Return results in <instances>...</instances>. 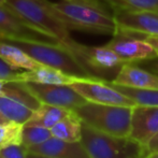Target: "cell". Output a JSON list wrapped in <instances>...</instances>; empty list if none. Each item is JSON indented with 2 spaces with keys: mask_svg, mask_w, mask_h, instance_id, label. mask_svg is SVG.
Returning a JSON list of instances; mask_svg holds the SVG:
<instances>
[{
  "mask_svg": "<svg viewBox=\"0 0 158 158\" xmlns=\"http://www.w3.org/2000/svg\"><path fill=\"white\" fill-rule=\"evenodd\" d=\"M48 9L69 29L114 35L116 31L113 14L106 9L102 0H61L50 2Z\"/></svg>",
  "mask_w": 158,
  "mask_h": 158,
  "instance_id": "6da1fadb",
  "label": "cell"
},
{
  "mask_svg": "<svg viewBox=\"0 0 158 158\" xmlns=\"http://www.w3.org/2000/svg\"><path fill=\"white\" fill-rule=\"evenodd\" d=\"M0 40H4V41L11 42V43L19 46L29 56H31L38 63L44 64V66L58 69V70H61L68 74L74 75V77H85V79L98 77H95L93 73H90L68 48H66L60 43L17 39V38Z\"/></svg>",
  "mask_w": 158,
  "mask_h": 158,
  "instance_id": "7a4b0ae2",
  "label": "cell"
},
{
  "mask_svg": "<svg viewBox=\"0 0 158 158\" xmlns=\"http://www.w3.org/2000/svg\"><path fill=\"white\" fill-rule=\"evenodd\" d=\"M4 4L73 53L77 42L71 38L70 29L48 9L45 0H6Z\"/></svg>",
  "mask_w": 158,
  "mask_h": 158,
  "instance_id": "3957f363",
  "label": "cell"
},
{
  "mask_svg": "<svg viewBox=\"0 0 158 158\" xmlns=\"http://www.w3.org/2000/svg\"><path fill=\"white\" fill-rule=\"evenodd\" d=\"M81 143L89 158H145L148 146L130 137L104 133L83 123Z\"/></svg>",
  "mask_w": 158,
  "mask_h": 158,
  "instance_id": "277c9868",
  "label": "cell"
},
{
  "mask_svg": "<svg viewBox=\"0 0 158 158\" xmlns=\"http://www.w3.org/2000/svg\"><path fill=\"white\" fill-rule=\"evenodd\" d=\"M133 106L86 102L74 112L86 125L109 135L130 137Z\"/></svg>",
  "mask_w": 158,
  "mask_h": 158,
  "instance_id": "5b68a950",
  "label": "cell"
},
{
  "mask_svg": "<svg viewBox=\"0 0 158 158\" xmlns=\"http://www.w3.org/2000/svg\"><path fill=\"white\" fill-rule=\"evenodd\" d=\"M73 54L79 58L90 73L98 77L109 75L119 71L124 63L117 54L106 45L103 46H87L77 42Z\"/></svg>",
  "mask_w": 158,
  "mask_h": 158,
  "instance_id": "8992f818",
  "label": "cell"
},
{
  "mask_svg": "<svg viewBox=\"0 0 158 158\" xmlns=\"http://www.w3.org/2000/svg\"><path fill=\"white\" fill-rule=\"evenodd\" d=\"M70 86L88 102L109 104V106H137L130 98L113 87L108 80L100 77L82 79L71 84Z\"/></svg>",
  "mask_w": 158,
  "mask_h": 158,
  "instance_id": "52a82bcc",
  "label": "cell"
},
{
  "mask_svg": "<svg viewBox=\"0 0 158 158\" xmlns=\"http://www.w3.org/2000/svg\"><path fill=\"white\" fill-rule=\"evenodd\" d=\"M113 17L116 31L135 37H157L158 12L153 11H126L114 9Z\"/></svg>",
  "mask_w": 158,
  "mask_h": 158,
  "instance_id": "ba28073f",
  "label": "cell"
},
{
  "mask_svg": "<svg viewBox=\"0 0 158 158\" xmlns=\"http://www.w3.org/2000/svg\"><path fill=\"white\" fill-rule=\"evenodd\" d=\"M24 84L41 103L60 106L74 111L75 109L87 102L86 99H84L70 85L41 84L33 82H25Z\"/></svg>",
  "mask_w": 158,
  "mask_h": 158,
  "instance_id": "9c48e42d",
  "label": "cell"
},
{
  "mask_svg": "<svg viewBox=\"0 0 158 158\" xmlns=\"http://www.w3.org/2000/svg\"><path fill=\"white\" fill-rule=\"evenodd\" d=\"M106 45L114 51L117 56L126 64L145 61L158 57L151 44L141 38L128 33L115 32Z\"/></svg>",
  "mask_w": 158,
  "mask_h": 158,
  "instance_id": "30bf717a",
  "label": "cell"
},
{
  "mask_svg": "<svg viewBox=\"0 0 158 158\" xmlns=\"http://www.w3.org/2000/svg\"><path fill=\"white\" fill-rule=\"evenodd\" d=\"M11 38L57 42L53 38L48 37L46 33L24 21L21 16H19L10 8L3 4L0 6V39H11Z\"/></svg>",
  "mask_w": 158,
  "mask_h": 158,
  "instance_id": "8fae6325",
  "label": "cell"
},
{
  "mask_svg": "<svg viewBox=\"0 0 158 158\" xmlns=\"http://www.w3.org/2000/svg\"><path fill=\"white\" fill-rule=\"evenodd\" d=\"M158 133V106H135L131 115L130 138L148 146Z\"/></svg>",
  "mask_w": 158,
  "mask_h": 158,
  "instance_id": "7c38bea8",
  "label": "cell"
},
{
  "mask_svg": "<svg viewBox=\"0 0 158 158\" xmlns=\"http://www.w3.org/2000/svg\"><path fill=\"white\" fill-rule=\"evenodd\" d=\"M28 152L54 158H89L81 142H69L55 137L29 146Z\"/></svg>",
  "mask_w": 158,
  "mask_h": 158,
  "instance_id": "4fadbf2b",
  "label": "cell"
},
{
  "mask_svg": "<svg viewBox=\"0 0 158 158\" xmlns=\"http://www.w3.org/2000/svg\"><path fill=\"white\" fill-rule=\"evenodd\" d=\"M112 83L142 89H158V75L150 70L127 63L122 66Z\"/></svg>",
  "mask_w": 158,
  "mask_h": 158,
  "instance_id": "5bb4252c",
  "label": "cell"
},
{
  "mask_svg": "<svg viewBox=\"0 0 158 158\" xmlns=\"http://www.w3.org/2000/svg\"><path fill=\"white\" fill-rule=\"evenodd\" d=\"M85 77H79L68 74L58 69L48 66H40L33 70L21 71L17 82H33L41 84H58V85H71Z\"/></svg>",
  "mask_w": 158,
  "mask_h": 158,
  "instance_id": "9a60e30c",
  "label": "cell"
},
{
  "mask_svg": "<svg viewBox=\"0 0 158 158\" xmlns=\"http://www.w3.org/2000/svg\"><path fill=\"white\" fill-rule=\"evenodd\" d=\"M0 56L6 63L19 70H33L42 66L23 48L4 40H0Z\"/></svg>",
  "mask_w": 158,
  "mask_h": 158,
  "instance_id": "2e32d148",
  "label": "cell"
},
{
  "mask_svg": "<svg viewBox=\"0 0 158 158\" xmlns=\"http://www.w3.org/2000/svg\"><path fill=\"white\" fill-rule=\"evenodd\" d=\"M82 127H83V122L73 111L71 114L53 126L51 131L53 137L58 139L69 142H81Z\"/></svg>",
  "mask_w": 158,
  "mask_h": 158,
  "instance_id": "e0dca14e",
  "label": "cell"
},
{
  "mask_svg": "<svg viewBox=\"0 0 158 158\" xmlns=\"http://www.w3.org/2000/svg\"><path fill=\"white\" fill-rule=\"evenodd\" d=\"M72 112L73 111L69 110V109L42 103L41 106L35 112L31 119L26 124L42 126L51 129L53 126H55L57 123H59L61 119H64Z\"/></svg>",
  "mask_w": 158,
  "mask_h": 158,
  "instance_id": "ac0fdd59",
  "label": "cell"
},
{
  "mask_svg": "<svg viewBox=\"0 0 158 158\" xmlns=\"http://www.w3.org/2000/svg\"><path fill=\"white\" fill-rule=\"evenodd\" d=\"M0 112L8 121L25 125L31 119L35 111L19 101L0 96Z\"/></svg>",
  "mask_w": 158,
  "mask_h": 158,
  "instance_id": "d6986e66",
  "label": "cell"
},
{
  "mask_svg": "<svg viewBox=\"0 0 158 158\" xmlns=\"http://www.w3.org/2000/svg\"><path fill=\"white\" fill-rule=\"evenodd\" d=\"M2 96L11 98L24 103L30 109L37 111L41 106V102L33 96L23 82H6L3 88Z\"/></svg>",
  "mask_w": 158,
  "mask_h": 158,
  "instance_id": "ffe728a7",
  "label": "cell"
},
{
  "mask_svg": "<svg viewBox=\"0 0 158 158\" xmlns=\"http://www.w3.org/2000/svg\"><path fill=\"white\" fill-rule=\"evenodd\" d=\"M110 84L117 90L123 93L128 98H130L137 106H158V89H142V88H133L128 86L114 84L111 81Z\"/></svg>",
  "mask_w": 158,
  "mask_h": 158,
  "instance_id": "44dd1931",
  "label": "cell"
},
{
  "mask_svg": "<svg viewBox=\"0 0 158 158\" xmlns=\"http://www.w3.org/2000/svg\"><path fill=\"white\" fill-rule=\"evenodd\" d=\"M23 125L12 121L0 123V152L12 144H23Z\"/></svg>",
  "mask_w": 158,
  "mask_h": 158,
  "instance_id": "7402d4cb",
  "label": "cell"
},
{
  "mask_svg": "<svg viewBox=\"0 0 158 158\" xmlns=\"http://www.w3.org/2000/svg\"><path fill=\"white\" fill-rule=\"evenodd\" d=\"M109 6L126 11H153L158 12V0H102Z\"/></svg>",
  "mask_w": 158,
  "mask_h": 158,
  "instance_id": "603a6c76",
  "label": "cell"
},
{
  "mask_svg": "<svg viewBox=\"0 0 158 158\" xmlns=\"http://www.w3.org/2000/svg\"><path fill=\"white\" fill-rule=\"evenodd\" d=\"M52 137L53 135L50 128L37 125H29V124L23 125L22 140H23V144L27 148L29 146L43 143Z\"/></svg>",
  "mask_w": 158,
  "mask_h": 158,
  "instance_id": "cb8c5ba5",
  "label": "cell"
},
{
  "mask_svg": "<svg viewBox=\"0 0 158 158\" xmlns=\"http://www.w3.org/2000/svg\"><path fill=\"white\" fill-rule=\"evenodd\" d=\"M21 70L11 66L0 56V80L6 82H17Z\"/></svg>",
  "mask_w": 158,
  "mask_h": 158,
  "instance_id": "d4e9b609",
  "label": "cell"
},
{
  "mask_svg": "<svg viewBox=\"0 0 158 158\" xmlns=\"http://www.w3.org/2000/svg\"><path fill=\"white\" fill-rule=\"evenodd\" d=\"M28 148L24 144H12L0 152L2 158H27Z\"/></svg>",
  "mask_w": 158,
  "mask_h": 158,
  "instance_id": "484cf974",
  "label": "cell"
},
{
  "mask_svg": "<svg viewBox=\"0 0 158 158\" xmlns=\"http://www.w3.org/2000/svg\"><path fill=\"white\" fill-rule=\"evenodd\" d=\"M141 39H143L144 41H146L148 44L152 45V48L155 50V52H156L158 56V35L157 37H141Z\"/></svg>",
  "mask_w": 158,
  "mask_h": 158,
  "instance_id": "4316f807",
  "label": "cell"
},
{
  "mask_svg": "<svg viewBox=\"0 0 158 158\" xmlns=\"http://www.w3.org/2000/svg\"><path fill=\"white\" fill-rule=\"evenodd\" d=\"M148 153H153V152H156L158 151V133L148 142Z\"/></svg>",
  "mask_w": 158,
  "mask_h": 158,
  "instance_id": "83f0119b",
  "label": "cell"
},
{
  "mask_svg": "<svg viewBox=\"0 0 158 158\" xmlns=\"http://www.w3.org/2000/svg\"><path fill=\"white\" fill-rule=\"evenodd\" d=\"M150 64H148V67L151 69V71L154 73H156L158 75V57L156 58H153V59H150Z\"/></svg>",
  "mask_w": 158,
  "mask_h": 158,
  "instance_id": "f1b7e54d",
  "label": "cell"
},
{
  "mask_svg": "<svg viewBox=\"0 0 158 158\" xmlns=\"http://www.w3.org/2000/svg\"><path fill=\"white\" fill-rule=\"evenodd\" d=\"M27 158H54V157H48V156H43V155H38V154H33V153H28Z\"/></svg>",
  "mask_w": 158,
  "mask_h": 158,
  "instance_id": "f546056e",
  "label": "cell"
},
{
  "mask_svg": "<svg viewBox=\"0 0 158 158\" xmlns=\"http://www.w3.org/2000/svg\"><path fill=\"white\" fill-rule=\"evenodd\" d=\"M6 83V81H3V80H0V96H2V93H3V88H4Z\"/></svg>",
  "mask_w": 158,
  "mask_h": 158,
  "instance_id": "4dcf8cb0",
  "label": "cell"
},
{
  "mask_svg": "<svg viewBox=\"0 0 158 158\" xmlns=\"http://www.w3.org/2000/svg\"><path fill=\"white\" fill-rule=\"evenodd\" d=\"M145 158H158V151L153 153H148V155Z\"/></svg>",
  "mask_w": 158,
  "mask_h": 158,
  "instance_id": "1f68e13d",
  "label": "cell"
},
{
  "mask_svg": "<svg viewBox=\"0 0 158 158\" xmlns=\"http://www.w3.org/2000/svg\"><path fill=\"white\" fill-rule=\"evenodd\" d=\"M6 121H8V119H6V117H4V115L0 112V123H4V122H6Z\"/></svg>",
  "mask_w": 158,
  "mask_h": 158,
  "instance_id": "d6a6232c",
  "label": "cell"
},
{
  "mask_svg": "<svg viewBox=\"0 0 158 158\" xmlns=\"http://www.w3.org/2000/svg\"><path fill=\"white\" fill-rule=\"evenodd\" d=\"M4 2H6V0H0V6H3Z\"/></svg>",
  "mask_w": 158,
  "mask_h": 158,
  "instance_id": "836d02e7",
  "label": "cell"
},
{
  "mask_svg": "<svg viewBox=\"0 0 158 158\" xmlns=\"http://www.w3.org/2000/svg\"><path fill=\"white\" fill-rule=\"evenodd\" d=\"M0 158H2V157H0Z\"/></svg>",
  "mask_w": 158,
  "mask_h": 158,
  "instance_id": "e575fe53",
  "label": "cell"
}]
</instances>
